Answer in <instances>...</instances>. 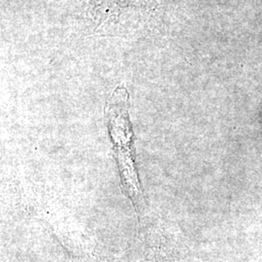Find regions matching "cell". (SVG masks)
<instances>
[{"label": "cell", "instance_id": "obj_1", "mask_svg": "<svg viewBox=\"0 0 262 262\" xmlns=\"http://www.w3.org/2000/svg\"><path fill=\"white\" fill-rule=\"evenodd\" d=\"M128 94L124 88H118L107 107L108 128L118 161L122 189L139 210L143 193L137 169L133 159V132L128 117Z\"/></svg>", "mask_w": 262, "mask_h": 262}]
</instances>
